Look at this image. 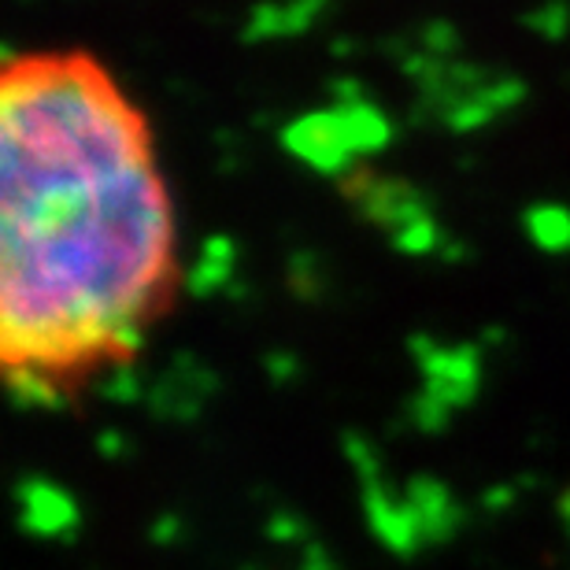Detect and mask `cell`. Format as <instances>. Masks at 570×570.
<instances>
[{"label":"cell","mask_w":570,"mask_h":570,"mask_svg":"<svg viewBox=\"0 0 570 570\" xmlns=\"http://www.w3.org/2000/svg\"><path fill=\"white\" fill-rule=\"evenodd\" d=\"M175 282V208L134 100L82 52L0 82V337L52 385L138 345Z\"/></svg>","instance_id":"6da1fadb"}]
</instances>
